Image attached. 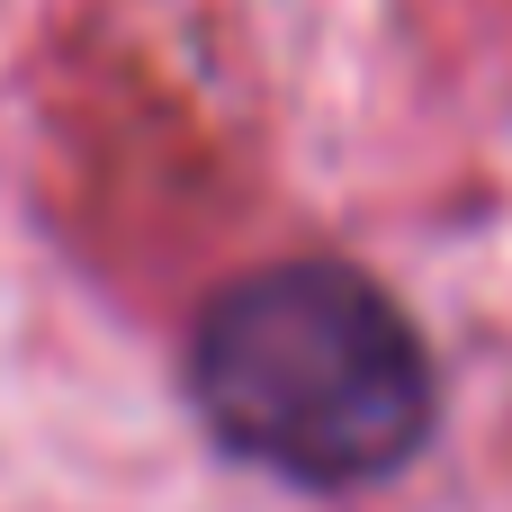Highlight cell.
Instances as JSON below:
<instances>
[{
    "instance_id": "cell-1",
    "label": "cell",
    "mask_w": 512,
    "mask_h": 512,
    "mask_svg": "<svg viewBox=\"0 0 512 512\" xmlns=\"http://www.w3.org/2000/svg\"><path fill=\"white\" fill-rule=\"evenodd\" d=\"M189 387L234 459L297 486L396 477L432 432V360L414 324L342 261H279L216 288Z\"/></svg>"
}]
</instances>
